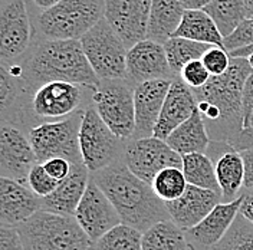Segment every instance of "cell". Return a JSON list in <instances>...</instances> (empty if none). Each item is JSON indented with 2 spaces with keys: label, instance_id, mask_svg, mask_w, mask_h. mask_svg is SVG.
I'll return each instance as SVG.
<instances>
[{
  "label": "cell",
  "instance_id": "obj_33",
  "mask_svg": "<svg viewBox=\"0 0 253 250\" xmlns=\"http://www.w3.org/2000/svg\"><path fill=\"white\" fill-rule=\"evenodd\" d=\"M189 186L184 172L178 167H167L154 177L151 187L158 197L164 202H173L178 199Z\"/></svg>",
  "mask_w": 253,
  "mask_h": 250
},
{
  "label": "cell",
  "instance_id": "obj_18",
  "mask_svg": "<svg viewBox=\"0 0 253 250\" xmlns=\"http://www.w3.org/2000/svg\"><path fill=\"white\" fill-rule=\"evenodd\" d=\"M214 163L221 202H233L243 191L245 167L240 151L223 141H210L206 151Z\"/></svg>",
  "mask_w": 253,
  "mask_h": 250
},
{
  "label": "cell",
  "instance_id": "obj_39",
  "mask_svg": "<svg viewBox=\"0 0 253 250\" xmlns=\"http://www.w3.org/2000/svg\"><path fill=\"white\" fill-rule=\"evenodd\" d=\"M0 250H25L16 227L0 224Z\"/></svg>",
  "mask_w": 253,
  "mask_h": 250
},
{
  "label": "cell",
  "instance_id": "obj_28",
  "mask_svg": "<svg viewBox=\"0 0 253 250\" xmlns=\"http://www.w3.org/2000/svg\"><path fill=\"white\" fill-rule=\"evenodd\" d=\"M142 250H193L186 233L173 220H161L145 232L141 237Z\"/></svg>",
  "mask_w": 253,
  "mask_h": 250
},
{
  "label": "cell",
  "instance_id": "obj_48",
  "mask_svg": "<svg viewBox=\"0 0 253 250\" xmlns=\"http://www.w3.org/2000/svg\"><path fill=\"white\" fill-rule=\"evenodd\" d=\"M248 59H249V63H251V66L253 68V53L251 55V56H249V58H248Z\"/></svg>",
  "mask_w": 253,
  "mask_h": 250
},
{
  "label": "cell",
  "instance_id": "obj_38",
  "mask_svg": "<svg viewBox=\"0 0 253 250\" xmlns=\"http://www.w3.org/2000/svg\"><path fill=\"white\" fill-rule=\"evenodd\" d=\"M178 77L191 89H196V88H200V86L206 85L211 75L207 71L203 61L196 59V61L186 63Z\"/></svg>",
  "mask_w": 253,
  "mask_h": 250
},
{
  "label": "cell",
  "instance_id": "obj_5",
  "mask_svg": "<svg viewBox=\"0 0 253 250\" xmlns=\"http://www.w3.org/2000/svg\"><path fill=\"white\" fill-rule=\"evenodd\" d=\"M25 250H91L94 242L74 216L39 208L16 226Z\"/></svg>",
  "mask_w": 253,
  "mask_h": 250
},
{
  "label": "cell",
  "instance_id": "obj_31",
  "mask_svg": "<svg viewBox=\"0 0 253 250\" xmlns=\"http://www.w3.org/2000/svg\"><path fill=\"white\" fill-rule=\"evenodd\" d=\"M163 45H164V50L170 63V68L177 77L180 75L186 63L196 61V59H202L206 52L213 46L210 43L191 41L181 36H173Z\"/></svg>",
  "mask_w": 253,
  "mask_h": 250
},
{
  "label": "cell",
  "instance_id": "obj_9",
  "mask_svg": "<svg viewBox=\"0 0 253 250\" xmlns=\"http://www.w3.org/2000/svg\"><path fill=\"white\" fill-rule=\"evenodd\" d=\"M126 142L105 124L92 104L85 108L79 129V147L82 161L89 171H99L121 160Z\"/></svg>",
  "mask_w": 253,
  "mask_h": 250
},
{
  "label": "cell",
  "instance_id": "obj_45",
  "mask_svg": "<svg viewBox=\"0 0 253 250\" xmlns=\"http://www.w3.org/2000/svg\"><path fill=\"white\" fill-rule=\"evenodd\" d=\"M59 1L61 0H28V4H29L31 12H42V10H47L53 7Z\"/></svg>",
  "mask_w": 253,
  "mask_h": 250
},
{
  "label": "cell",
  "instance_id": "obj_40",
  "mask_svg": "<svg viewBox=\"0 0 253 250\" xmlns=\"http://www.w3.org/2000/svg\"><path fill=\"white\" fill-rule=\"evenodd\" d=\"M46 171L56 180H63L69 172H71V168H72V163L66 158H62V157H55V158H49L47 161L43 163Z\"/></svg>",
  "mask_w": 253,
  "mask_h": 250
},
{
  "label": "cell",
  "instance_id": "obj_34",
  "mask_svg": "<svg viewBox=\"0 0 253 250\" xmlns=\"http://www.w3.org/2000/svg\"><path fill=\"white\" fill-rule=\"evenodd\" d=\"M210 250H253V223L239 213L227 233Z\"/></svg>",
  "mask_w": 253,
  "mask_h": 250
},
{
  "label": "cell",
  "instance_id": "obj_32",
  "mask_svg": "<svg viewBox=\"0 0 253 250\" xmlns=\"http://www.w3.org/2000/svg\"><path fill=\"white\" fill-rule=\"evenodd\" d=\"M141 237L142 232L120 223L95 240L91 250H142Z\"/></svg>",
  "mask_w": 253,
  "mask_h": 250
},
{
  "label": "cell",
  "instance_id": "obj_4",
  "mask_svg": "<svg viewBox=\"0 0 253 250\" xmlns=\"http://www.w3.org/2000/svg\"><path fill=\"white\" fill-rule=\"evenodd\" d=\"M94 92L92 86L75 82L53 81L43 83L29 95L20 125L29 131L35 125L66 118L92 104Z\"/></svg>",
  "mask_w": 253,
  "mask_h": 250
},
{
  "label": "cell",
  "instance_id": "obj_44",
  "mask_svg": "<svg viewBox=\"0 0 253 250\" xmlns=\"http://www.w3.org/2000/svg\"><path fill=\"white\" fill-rule=\"evenodd\" d=\"M236 150L242 151L246 148H253V128H243L235 142L232 144Z\"/></svg>",
  "mask_w": 253,
  "mask_h": 250
},
{
  "label": "cell",
  "instance_id": "obj_13",
  "mask_svg": "<svg viewBox=\"0 0 253 250\" xmlns=\"http://www.w3.org/2000/svg\"><path fill=\"white\" fill-rule=\"evenodd\" d=\"M36 163L28 131L15 123H0V175L26 183Z\"/></svg>",
  "mask_w": 253,
  "mask_h": 250
},
{
  "label": "cell",
  "instance_id": "obj_25",
  "mask_svg": "<svg viewBox=\"0 0 253 250\" xmlns=\"http://www.w3.org/2000/svg\"><path fill=\"white\" fill-rule=\"evenodd\" d=\"M184 12L180 0H151L147 39L166 43L178 29Z\"/></svg>",
  "mask_w": 253,
  "mask_h": 250
},
{
  "label": "cell",
  "instance_id": "obj_21",
  "mask_svg": "<svg viewBox=\"0 0 253 250\" xmlns=\"http://www.w3.org/2000/svg\"><path fill=\"white\" fill-rule=\"evenodd\" d=\"M220 202V193L189 184L178 199L166 203V206L174 223L187 230L200 223Z\"/></svg>",
  "mask_w": 253,
  "mask_h": 250
},
{
  "label": "cell",
  "instance_id": "obj_22",
  "mask_svg": "<svg viewBox=\"0 0 253 250\" xmlns=\"http://www.w3.org/2000/svg\"><path fill=\"white\" fill-rule=\"evenodd\" d=\"M91 171L84 163L72 164L71 172L49 196L41 197V208L63 216H75L77 207L88 187Z\"/></svg>",
  "mask_w": 253,
  "mask_h": 250
},
{
  "label": "cell",
  "instance_id": "obj_27",
  "mask_svg": "<svg viewBox=\"0 0 253 250\" xmlns=\"http://www.w3.org/2000/svg\"><path fill=\"white\" fill-rule=\"evenodd\" d=\"M174 36L223 46V36L214 20L203 9H186Z\"/></svg>",
  "mask_w": 253,
  "mask_h": 250
},
{
  "label": "cell",
  "instance_id": "obj_24",
  "mask_svg": "<svg viewBox=\"0 0 253 250\" xmlns=\"http://www.w3.org/2000/svg\"><path fill=\"white\" fill-rule=\"evenodd\" d=\"M29 92L26 91L17 66L0 63V123L20 125Z\"/></svg>",
  "mask_w": 253,
  "mask_h": 250
},
{
  "label": "cell",
  "instance_id": "obj_37",
  "mask_svg": "<svg viewBox=\"0 0 253 250\" xmlns=\"http://www.w3.org/2000/svg\"><path fill=\"white\" fill-rule=\"evenodd\" d=\"M202 61H203L205 66L207 68V71L210 72V75L211 77H217V75L224 74L229 69L232 56L229 55V52L223 46L213 45L203 55Z\"/></svg>",
  "mask_w": 253,
  "mask_h": 250
},
{
  "label": "cell",
  "instance_id": "obj_1",
  "mask_svg": "<svg viewBox=\"0 0 253 250\" xmlns=\"http://www.w3.org/2000/svg\"><path fill=\"white\" fill-rule=\"evenodd\" d=\"M252 72L248 58H232L224 74L210 77L206 85L191 89L210 140L232 145L242 132L243 86Z\"/></svg>",
  "mask_w": 253,
  "mask_h": 250
},
{
  "label": "cell",
  "instance_id": "obj_15",
  "mask_svg": "<svg viewBox=\"0 0 253 250\" xmlns=\"http://www.w3.org/2000/svg\"><path fill=\"white\" fill-rule=\"evenodd\" d=\"M74 217L92 242L121 223L114 204L92 178H89Z\"/></svg>",
  "mask_w": 253,
  "mask_h": 250
},
{
  "label": "cell",
  "instance_id": "obj_6",
  "mask_svg": "<svg viewBox=\"0 0 253 250\" xmlns=\"http://www.w3.org/2000/svg\"><path fill=\"white\" fill-rule=\"evenodd\" d=\"M31 15L36 38L81 39L104 17V0H61Z\"/></svg>",
  "mask_w": 253,
  "mask_h": 250
},
{
  "label": "cell",
  "instance_id": "obj_19",
  "mask_svg": "<svg viewBox=\"0 0 253 250\" xmlns=\"http://www.w3.org/2000/svg\"><path fill=\"white\" fill-rule=\"evenodd\" d=\"M242 204V196L233 202H220L205 219L184 230L193 250H210L227 233L236 219Z\"/></svg>",
  "mask_w": 253,
  "mask_h": 250
},
{
  "label": "cell",
  "instance_id": "obj_17",
  "mask_svg": "<svg viewBox=\"0 0 253 250\" xmlns=\"http://www.w3.org/2000/svg\"><path fill=\"white\" fill-rule=\"evenodd\" d=\"M173 79H151L134 86L135 129L132 138L154 135V128L161 114Z\"/></svg>",
  "mask_w": 253,
  "mask_h": 250
},
{
  "label": "cell",
  "instance_id": "obj_46",
  "mask_svg": "<svg viewBox=\"0 0 253 250\" xmlns=\"http://www.w3.org/2000/svg\"><path fill=\"white\" fill-rule=\"evenodd\" d=\"M184 9H205L211 0H180Z\"/></svg>",
  "mask_w": 253,
  "mask_h": 250
},
{
  "label": "cell",
  "instance_id": "obj_41",
  "mask_svg": "<svg viewBox=\"0 0 253 250\" xmlns=\"http://www.w3.org/2000/svg\"><path fill=\"white\" fill-rule=\"evenodd\" d=\"M245 167L243 190H253V148H246L240 151Z\"/></svg>",
  "mask_w": 253,
  "mask_h": 250
},
{
  "label": "cell",
  "instance_id": "obj_35",
  "mask_svg": "<svg viewBox=\"0 0 253 250\" xmlns=\"http://www.w3.org/2000/svg\"><path fill=\"white\" fill-rule=\"evenodd\" d=\"M59 183H61L59 180L53 178L46 171L43 163H36L31 168V171L28 174V180H26V184L39 197L49 196L55 188L58 187Z\"/></svg>",
  "mask_w": 253,
  "mask_h": 250
},
{
  "label": "cell",
  "instance_id": "obj_26",
  "mask_svg": "<svg viewBox=\"0 0 253 250\" xmlns=\"http://www.w3.org/2000/svg\"><path fill=\"white\" fill-rule=\"evenodd\" d=\"M166 141L178 154L184 156L191 153H206L211 140L200 112L196 110L189 120L178 125Z\"/></svg>",
  "mask_w": 253,
  "mask_h": 250
},
{
  "label": "cell",
  "instance_id": "obj_43",
  "mask_svg": "<svg viewBox=\"0 0 253 250\" xmlns=\"http://www.w3.org/2000/svg\"><path fill=\"white\" fill-rule=\"evenodd\" d=\"M240 196H242V204L239 213L253 223V190H243Z\"/></svg>",
  "mask_w": 253,
  "mask_h": 250
},
{
  "label": "cell",
  "instance_id": "obj_36",
  "mask_svg": "<svg viewBox=\"0 0 253 250\" xmlns=\"http://www.w3.org/2000/svg\"><path fill=\"white\" fill-rule=\"evenodd\" d=\"M253 43V19H245L230 35L223 38V47L227 52Z\"/></svg>",
  "mask_w": 253,
  "mask_h": 250
},
{
  "label": "cell",
  "instance_id": "obj_14",
  "mask_svg": "<svg viewBox=\"0 0 253 250\" xmlns=\"http://www.w3.org/2000/svg\"><path fill=\"white\" fill-rule=\"evenodd\" d=\"M151 0H104V17L128 49L147 39Z\"/></svg>",
  "mask_w": 253,
  "mask_h": 250
},
{
  "label": "cell",
  "instance_id": "obj_11",
  "mask_svg": "<svg viewBox=\"0 0 253 250\" xmlns=\"http://www.w3.org/2000/svg\"><path fill=\"white\" fill-rule=\"evenodd\" d=\"M92 105L120 138H132L135 129L134 86L126 79L101 81L95 88Z\"/></svg>",
  "mask_w": 253,
  "mask_h": 250
},
{
  "label": "cell",
  "instance_id": "obj_23",
  "mask_svg": "<svg viewBox=\"0 0 253 250\" xmlns=\"http://www.w3.org/2000/svg\"><path fill=\"white\" fill-rule=\"evenodd\" d=\"M196 110L197 101L191 88L187 86L180 77L174 78L154 128V137L167 140V137L174 129L186 120H189Z\"/></svg>",
  "mask_w": 253,
  "mask_h": 250
},
{
  "label": "cell",
  "instance_id": "obj_3",
  "mask_svg": "<svg viewBox=\"0 0 253 250\" xmlns=\"http://www.w3.org/2000/svg\"><path fill=\"white\" fill-rule=\"evenodd\" d=\"M91 178L114 204L121 223L145 232L161 220L171 219L167 206L151 184L137 177L123 158L99 171L91 172Z\"/></svg>",
  "mask_w": 253,
  "mask_h": 250
},
{
  "label": "cell",
  "instance_id": "obj_20",
  "mask_svg": "<svg viewBox=\"0 0 253 250\" xmlns=\"http://www.w3.org/2000/svg\"><path fill=\"white\" fill-rule=\"evenodd\" d=\"M41 208V197L26 183L0 175V224L19 226Z\"/></svg>",
  "mask_w": 253,
  "mask_h": 250
},
{
  "label": "cell",
  "instance_id": "obj_8",
  "mask_svg": "<svg viewBox=\"0 0 253 250\" xmlns=\"http://www.w3.org/2000/svg\"><path fill=\"white\" fill-rule=\"evenodd\" d=\"M84 53L101 81L126 79L128 47L102 17L81 39Z\"/></svg>",
  "mask_w": 253,
  "mask_h": 250
},
{
  "label": "cell",
  "instance_id": "obj_2",
  "mask_svg": "<svg viewBox=\"0 0 253 250\" xmlns=\"http://www.w3.org/2000/svg\"><path fill=\"white\" fill-rule=\"evenodd\" d=\"M16 66L29 95L41 85L53 81L75 82L92 88L101 82L79 39L36 38L25 59Z\"/></svg>",
  "mask_w": 253,
  "mask_h": 250
},
{
  "label": "cell",
  "instance_id": "obj_10",
  "mask_svg": "<svg viewBox=\"0 0 253 250\" xmlns=\"http://www.w3.org/2000/svg\"><path fill=\"white\" fill-rule=\"evenodd\" d=\"M36 39L28 0H0V63L16 66Z\"/></svg>",
  "mask_w": 253,
  "mask_h": 250
},
{
  "label": "cell",
  "instance_id": "obj_7",
  "mask_svg": "<svg viewBox=\"0 0 253 250\" xmlns=\"http://www.w3.org/2000/svg\"><path fill=\"white\" fill-rule=\"evenodd\" d=\"M84 111H77L58 121L35 125L28 131L38 163H45L55 157L66 158L72 164L84 163L79 147V129Z\"/></svg>",
  "mask_w": 253,
  "mask_h": 250
},
{
  "label": "cell",
  "instance_id": "obj_29",
  "mask_svg": "<svg viewBox=\"0 0 253 250\" xmlns=\"http://www.w3.org/2000/svg\"><path fill=\"white\" fill-rule=\"evenodd\" d=\"M181 170L189 184L202 188H209L220 193V187L217 183L214 163L207 153H191L184 154Z\"/></svg>",
  "mask_w": 253,
  "mask_h": 250
},
{
  "label": "cell",
  "instance_id": "obj_42",
  "mask_svg": "<svg viewBox=\"0 0 253 250\" xmlns=\"http://www.w3.org/2000/svg\"><path fill=\"white\" fill-rule=\"evenodd\" d=\"M242 105H243V120H245L251 114V111L253 110V72L248 77L246 82H245Z\"/></svg>",
  "mask_w": 253,
  "mask_h": 250
},
{
  "label": "cell",
  "instance_id": "obj_12",
  "mask_svg": "<svg viewBox=\"0 0 253 250\" xmlns=\"http://www.w3.org/2000/svg\"><path fill=\"white\" fill-rule=\"evenodd\" d=\"M123 161L145 183L151 184L158 172L167 167L183 166V157L173 150L166 140L154 135L145 138H129L126 142Z\"/></svg>",
  "mask_w": 253,
  "mask_h": 250
},
{
  "label": "cell",
  "instance_id": "obj_16",
  "mask_svg": "<svg viewBox=\"0 0 253 250\" xmlns=\"http://www.w3.org/2000/svg\"><path fill=\"white\" fill-rule=\"evenodd\" d=\"M174 78L177 75L170 68L163 43L144 39L128 49L126 79L132 86L151 79Z\"/></svg>",
  "mask_w": 253,
  "mask_h": 250
},
{
  "label": "cell",
  "instance_id": "obj_30",
  "mask_svg": "<svg viewBox=\"0 0 253 250\" xmlns=\"http://www.w3.org/2000/svg\"><path fill=\"white\" fill-rule=\"evenodd\" d=\"M203 10L214 20L223 38L230 35L240 22L248 19L245 0H211Z\"/></svg>",
  "mask_w": 253,
  "mask_h": 250
},
{
  "label": "cell",
  "instance_id": "obj_47",
  "mask_svg": "<svg viewBox=\"0 0 253 250\" xmlns=\"http://www.w3.org/2000/svg\"><path fill=\"white\" fill-rule=\"evenodd\" d=\"M243 128H253V110L251 114L243 120Z\"/></svg>",
  "mask_w": 253,
  "mask_h": 250
}]
</instances>
